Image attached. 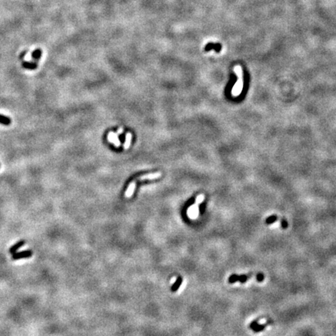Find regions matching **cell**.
<instances>
[{
	"label": "cell",
	"instance_id": "cell-1",
	"mask_svg": "<svg viewBox=\"0 0 336 336\" xmlns=\"http://www.w3.org/2000/svg\"><path fill=\"white\" fill-rule=\"evenodd\" d=\"M234 72L236 73V76L238 77V79L235 84H234V88L232 90V94L234 97H237L241 94V91L243 87V76L242 69L241 66H235L234 67Z\"/></svg>",
	"mask_w": 336,
	"mask_h": 336
},
{
	"label": "cell",
	"instance_id": "cell-2",
	"mask_svg": "<svg viewBox=\"0 0 336 336\" xmlns=\"http://www.w3.org/2000/svg\"><path fill=\"white\" fill-rule=\"evenodd\" d=\"M250 276L247 275H241V276H237L236 274H233L232 276L229 277V283H234L236 282H240L241 283H244L248 281V278Z\"/></svg>",
	"mask_w": 336,
	"mask_h": 336
},
{
	"label": "cell",
	"instance_id": "cell-3",
	"mask_svg": "<svg viewBox=\"0 0 336 336\" xmlns=\"http://www.w3.org/2000/svg\"><path fill=\"white\" fill-rule=\"evenodd\" d=\"M32 255L33 252L31 250H24V251H21V252L19 253H14L13 255V256H12V258L13 260H19V259H22V258H28V257H31Z\"/></svg>",
	"mask_w": 336,
	"mask_h": 336
},
{
	"label": "cell",
	"instance_id": "cell-4",
	"mask_svg": "<svg viewBox=\"0 0 336 336\" xmlns=\"http://www.w3.org/2000/svg\"><path fill=\"white\" fill-rule=\"evenodd\" d=\"M107 139L110 142L113 143L116 147H119L121 146V142L118 139V135L113 132H110L107 135Z\"/></svg>",
	"mask_w": 336,
	"mask_h": 336
},
{
	"label": "cell",
	"instance_id": "cell-5",
	"mask_svg": "<svg viewBox=\"0 0 336 336\" xmlns=\"http://www.w3.org/2000/svg\"><path fill=\"white\" fill-rule=\"evenodd\" d=\"M161 175H162V173L160 171L158 172H155V173H151V174H145V175H142V176H140L138 178V180H139V181H143V180H153V179H157L159 178V177H161Z\"/></svg>",
	"mask_w": 336,
	"mask_h": 336
},
{
	"label": "cell",
	"instance_id": "cell-6",
	"mask_svg": "<svg viewBox=\"0 0 336 336\" xmlns=\"http://www.w3.org/2000/svg\"><path fill=\"white\" fill-rule=\"evenodd\" d=\"M135 186H136L135 181H132V182H131V183L129 184V185H128L127 190H126V192H125V196H126V197L127 198L132 197V195H133V193H134Z\"/></svg>",
	"mask_w": 336,
	"mask_h": 336
},
{
	"label": "cell",
	"instance_id": "cell-7",
	"mask_svg": "<svg viewBox=\"0 0 336 336\" xmlns=\"http://www.w3.org/2000/svg\"><path fill=\"white\" fill-rule=\"evenodd\" d=\"M132 133L128 132L127 134H126V136H125V143L123 145V147H124L125 149H128L129 148L130 145H131V142H132Z\"/></svg>",
	"mask_w": 336,
	"mask_h": 336
},
{
	"label": "cell",
	"instance_id": "cell-8",
	"mask_svg": "<svg viewBox=\"0 0 336 336\" xmlns=\"http://www.w3.org/2000/svg\"><path fill=\"white\" fill-rule=\"evenodd\" d=\"M24 244H25V242H24V241H20L18 243H16V244H14V245L12 246L11 248H10V249H9V252L11 253V254H14L16 250H18V249H20L21 247H23Z\"/></svg>",
	"mask_w": 336,
	"mask_h": 336
},
{
	"label": "cell",
	"instance_id": "cell-9",
	"mask_svg": "<svg viewBox=\"0 0 336 336\" xmlns=\"http://www.w3.org/2000/svg\"><path fill=\"white\" fill-rule=\"evenodd\" d=\"M23 67L27 69L34 70L37 68V65L36 62H23Z\"/></svg>",
	"mask_w": 336,
	"mask_h": 336
},
{
	"label": "cell",
	"instance_id": "cell-10",
	"mask_svg": "<svg viewBox=\"0 0 336 336\" xmlns=\"http://www.w3.org/2000/svg\"><path fill=\"white\" fill-rule=\"evenodd\" d=\"M182 282H183V279H182V278H181V277H178V278H177V279L176 280V282H175V283L173 284V285H172V287H171L172 291H173V292H176L177 290L179 289V287L181 286Z\"/></svg>",
	"mask_w": 336,
	"mask_h": 336
},
{
	"label": "cell",
	"instance_id": "cell-11",
	"mask_svg": "<svg viewBox=\"0 0 336 336\" xmlns=\"http://www.w3.org/2000/svg\"><path fill=\"white\" fill-rule=\"evenodd\" d=\"M0 123L4 125H9L11 123V119L9 117L0 114Z\"/></svg>",
	"mask_w": 336,
	"mask_h": 336
},
{
	"label": "cell",
	"instance_id": "cell-12",
	"mask_svg": "<svg viewBox=\"0 0 336 336\" xmlns=\"http://www.w3.org/2000/svg\"><path fill=\"white\" fill-rule=\"evenodd\" d=\"M41 56V49H36L34 51H33L32 53V58L35 60H38Z\"/></svg>",
	"mask_w": 336,
	"mask_h": 336
},
{
	"label": "cell",
	"instance_id": "cell-13",
	"mask_svg": "<svg viewBox=\"0 0 336 336\" xmlns=\"http://www.w3.org/2000/svg\"><path fill=\"white\" fill-rule=\"evenodd\" d=\"M267 325H268V323H266L265 325H259V324H257L254 328H252V330L255 332H262V331L265 328V327H266Z\"/></svg>",
	"mask_w": 336,
	"mask_h": 336
},
{
	"label": "cell",
	"instance_id": "cell-14",
	"mask_svg": "<svg viewBox=\"0 0 336 336\" xmlns=\"http://www.w3.org/2000/svg\"><path fill=\"white\" fill-rule=\"evenodd\" d=\"M276 220H277V216H269V218H267L266 221H265V223H266V224H271V223H275Z\"/></svg>",
	"mask_w": 336,
	"mask_h": 336
},
{
	"label": "cell",
	"instance_id": "cell-15",
	"mask_svg": "<svg viewBox=\"0 0 336 336\" xmlns=\"http://www.w3.org/2000/svg\"><path fill=\"white\" fill-rule=\"evenodd\" d=\"M213 46H214V43L213 42H209L208 44L205 46L204 48V50L206 51H211L212 49H213Z\"/></svg>",
	"mask_w": 336,
	"mask_h": 336
},
{
	"label": "cell",
	"instance_id": "cell-16",
	"mask_svg": "<svg viewBox=\"0 0 336 336\" xmlns=\"http://www.w3.org/2000/svg\"><path fill=\"white\" fill-rule=\"evenodd\" d=\"M213 49L216 52L219 53V52H220L221 49H222V45L220 43H214Z\"/></svg>",
	"mask_w": 336,
	"mask_h": 336
},
{
	"label": "cell",
	"instance_id": "cell-17",
	"mask_svg": "<svg viewBox=\"0 0 336 336\" xmlns=\"http://www.w3.org/2000/svg\"><path fill=\"white\" fill-rule=\"evenodd\" d=\"M203 200H204V195H199L197 198H196V199H195V202H196V203H198V204H201V203L203 202Z\"/></svg>",
	"mask_w": 336,
	"mask_h": 336
},
{
	"label": "cell",
	"instance_id": "cell-18",
	"mask_svg": "<svg viewBox=\"0 0 336 336\" xmlns=\"http://www.w3.org/2000/svg\"><path fill=\"white\" fill-rule=\"evenodd\" d=\"M256 278H257V282H259V283H261V282H262V281L264 280V275H263V274H262V273H258V274H257V276H256Z\"/></svg>",
	"mask_w": 336,
	"mask_h": 336
},
{
	"label": "cell",
	"instance_id": "cell-19",
	"mask_svg": "<svg viewBox=\"0 0 336 336\" xmlns=\"http://www.w3.org/2000/svg\"><path fill=\"white\" fill-rule=\"evenodd\" d=\"M281 224H282V227H283V229L287 228L288 223H287V221L285 220H282V222H281Z\"/></svg>",
	"mask_w": 336,
	"mask_h": 336
},
{
	"label": "cell",
	"instance_id": "cell-20",
	"mask_svg": "<svg viewBox=\"0 0 336 336\" xmlns=\"http://www.w3.org/2000/svg\"><path fill=\"white\" fill-rule=\"evenodd\" d=\"M257 324H258V320H256V321H252V322H251V324L250 325V328H251V329H252V328H255V326L257 325Z\"/></svg>",
	"mask_w": 336,
	"mask_h": 336
},
{
	"label": "cell",
	"instance_id": "cell-21",
	"mask_svg": "<svg viewBox=\"0 0 336 336\" xmlns=\"http://www.w3.org/2000/svg\"><path fill=\"white\" fill-rule=\"evenodd\" d=\"M123 133V128H119L118 130H117V134L119 135L122 134Z\"/></svg>",
	"mask_w": 336,
	"mask_h": 336
}]
</instances>
